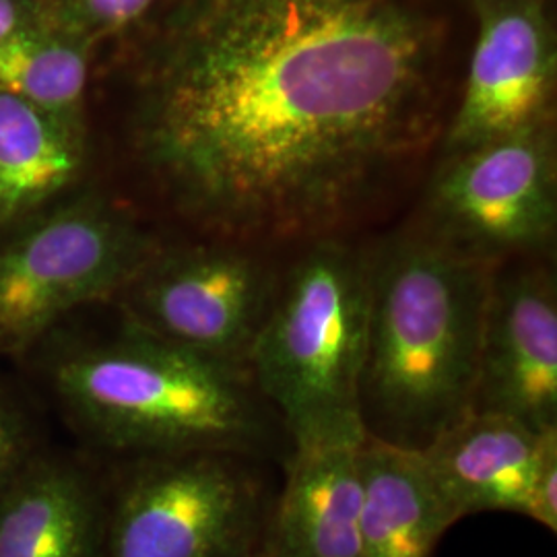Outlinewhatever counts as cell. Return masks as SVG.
<instances>
[{"mask_svg":"<svg viewBox=\"0 0 557 557\" xmlns=\"http://www.w3.org/2000/svg\"><path fill=\"white\" fill-rule=\"evenodd\" d=\"M438 54L413 0H182L143 71L140 156L220 234L320 232L430 140Z\"/></svg>","mask_w":557,"mask_h":557,"instance_id":"1","label":"cell"},{"mask_svg":"<svg viewBox=\"0 0 557 557\" xmlns=\"http://www.w3.org/2000/svg\"><path fill=\"white\" fill-rule=\"evenodd\" d=\"M490 277L487 264L430 236L397 239L370 259L366 436L423 450L473 409Z\"/></svg>","mask_w":557,"mask_h":557,"instance_id":"2","label":"cell"},{"mask_svg":"<svg viewBox=\"0 0 557 557\" xmlns=\"http://www.w3.org/2000/svg\"><path fill=\"white\" fill-rule=\"evenodd\" d=\"M48 380L77 436L124 460L195 450L257 458L273 444L277 418L246 370L124 320L114 337L59 351Z\"/></svg>","mask_w":557,"mask_h":557,"instance_id":"3","label":"cell"},{"mask_svg":"<svg viewBox=\"0 0 557 557\" xmlns=\"http://www.w3.org/2000/svg\"><path fill=\"white\" fill-rule=\"evenodd\" d=\"M368 319L370 259L347 244H314L277 281L246 370L292 448L363 436Z\"/></svg>","mask_w":557,"mask_h":557,"instance_id":"4","label":"cell"},{"mask_svg":"<svg viewBox=\"0 0 557 557\" xmlns=\"http://www.w3.org/2000/svg\"><path fill=\"white\" fill-rule=\"evenodd\" d=\"M271 506L246 455L124 460L106 492L101 557H257Z\"/></svg>","mask_w":557,"mask_h":557,"instance_id":"5","label":"cell"},{"mask_svg":"<svg viewBox=\"0 0 557 557\" xmlns=\"http://www.w3.org/2000/svg\"><path fill=\"white\" fill-rule=\"evenodd\" d=\"M158 252L135 221L79 199L0 246V356H20L81 306L114 298Z\"/></svg>","mask_w":557,"mask_h":557,"instance_id":"6","label":"cell"},{"mask_svg":"<svg viewBox=\"0 0 557 557\" xmlns=\"http://www.w3.org/2000/svg\"><path fill=\"white\" fill-rule=\"evenodd\" d=\"M425 211L430 238L487 267L547 246L557 221L554 122L446 151Z\"/></svg>","mask_w":557,"mask_h":557,"instance_id":"7","label":"cell"},{"mask_svg":"<svg viewBox=\"0 0 557 557\" xmlns=\"http://www.w3.org/2000/svg\"><path fill=\"white\" fill-rule=\"evenodd\" d=\"M275 285L260 260L234 246L158 250L120 292V310L145 333L246 370Z\"/></svg>","mask_w":557,"mask_h":557,"instance_id":"8","label":"cell"},{"mask_svg":"<svg viewBox=\"0 0 557 557\" xmlns=\"http://www.w3.org/2000/svg\"><path fill=\"white\" fill-rule=\"evenodd\" d=\"M479 29L446 151L552 124L556 36L545 0H475Z\"/></svg>","mask_w":557,"mask_h":557,"instance_id":"9","label":"cell"},{"mask_svg":"<svg viewBox=\"0 0 557 557\" xmlns=\"http://www.w3.org/2000/svg\"><path fill=\"white\" fill-rule=\"evenodd\" d=\"M557 428V289L543 269L490 277L473 409Z\"/></svg>","mask_w":557,"mask_h":557,"instance_id":"10","label":"cell"},{"mask_svg":"<svg viewBox=\"0 0 557 557\" xmlns=\"http://www.w3.org/2000/svg\"><path fill=\"white\" fill-rule=\"evenodd\" d=\"M103 518L100 481L50 446L0 487V557H101Z\"/></svg>","mask_w":557,"mask_h":557,"instance_id":"11","label":"cell"},{"mask_svg":"<svg viewBox=\"0 0 557 557\" xmlns=\"http://www.w3.org/2000/svg\"><path fill=\"white\" fill-rule=\"evenodd\" d=\"M543 432L508 416L469 411L419 453L457 520L481 512L527 517Z\"/></svg>","mask_w":557,"mask_h":557,"instance_id":"12","label":"cell"},{"mask_svg":"<svg viewBox=\"0 0 557 557\" xmlns=\"http://www.w3.org/2000/svg\"><path fill=\"white\" fill-rule=\"evenodd\" d=\"M363 438V436H361ZM358 440L292 448L262 557H361Z\"/></svg>","mask_w":557,"mask_h":557,"instance_id":"13","label":"cell"},{"mask_svg":"<svg viewBox=\"0 0 557 557\" xmlns=\"http://www.w3.org/2000/svg\"><path fill=\"white\" fill-rule=\"evenodd\" d=\"M361 557H432L458 520L419 450L359 442Z\"/></svg>","mask_w":557,"mask_h":557,"instance_id":"14","label":"cell"},{"mask_svg":"<svg viewBox=\"0 0 557 557\" xmlns=\"http://www.w3.org/2000/svg\"><path fill=\"white\" fill-rule=\"evenodd\" d=\"M83 124L0 89V230L40 211L79 178Z\"/></svg>","mask_w":557,"mask_h":557,"instance_id":"15","label":"cell"},{"mask_svg":"<svg viewBox=\"0 0 557 557\" xmlns=\"http://www.w3.org/2000/svg\"><path fill=\"white\" fill-rule=\"evenodd\" d=\"M91 41L41 17L0 41V89L81 124Z\"/></svg>","mask_w":557,"mask_h":557,"instance_id":"16","label":"cell"},{"mask_svg":"<svg viewBox=\"0 0 557 557\" xmlns=\"http://www.w3.org/2000/svg\"><path fill=\"white\" fill-rule=\"evenodd\" d=\"M156 0H40L44 17L85 40H100L131 27Z\"/></svg>","mask_w":557,"mask_h":557,"instance_id":"17","label":"cell"},{"mask_svg":"<svg viewBox=\"0 0 557 557\" xmlns=\"http://www.w3.org/2000/svg\"><path fill=\"white\" fill-rule=\"evenodd\" d=\"M50 448L34 409L0 384V487Z\"/></svg>","mask_w":557,"mask_h":557,"instance_id":"18","label":"cell"},{"mask_svg":"<svg viewBox=\"0 0 557 557\" xmlns=\"http://www.w3.org/2000/svg\"><path fill=\"white\" fill-rule=\"evenodd\" d=\"M527 517L547 531H557V428L543 432L531 481Z\"/></svg>","mask_w":557,"mask_h":557,"instance_id":"19","label":"cell"},{"mask_svg":"<svg viewBox=\"0 0 557 557\" xmlns=\"http://www.w3.org/2000/svg\"><path fill=\"white\" fill-rule=\"evenodd\" d=\"M41 17L40 0H0V41Z\"/></svg>","mask_w":557,"mask_h":557,"instance_id":"20","label":"cell"},{"mask_svg":"<svg viewBox=\"0 0 557 557\" xmlns=\"http://www.w3.org/2000/svg\"><path fill=\"white\" fill-rule=\"evenodd\" d=\"M257 557H262V556H260V554H259V556H257Z\"/></svg>","mask_w":557,"mask_h":557,"instance_id":"21","label":"cell"}]
</instances>
